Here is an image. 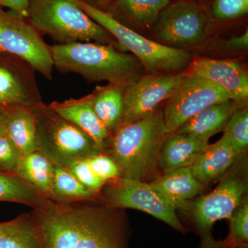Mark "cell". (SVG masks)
<instances>
[{
    "label": "cell",
    "mask_w": 248,
    "mask_h": 248,
    "mask_svg": "<svg viewBox=\"0 0 248 248\" xmlns=\"http://www.w3.org/2000/svg\"><path fill=\"white\" fill-rule=\"evenodd\" d=\"M93 200L47 198L33 209L43 248H129L128 229L118 209Z\"/></svg>",
    "instance_id": "6da1fadb"
},
{
    "label": "cell",
    "mask_w": 248,
    "mask_h": 248,
    "mask_svg": "<svg viewBox=\"0 0 248 248\" xmlns=\"http://www.w3.org/2000/svg\"><path fill=\"white\" fill-rule=\"evenodd\" d=\"M50 50L54 67L80 75L89 83L107 81L125 89L146 74L138 59L113 45L74 42L50 46Z\"/></svg>",
    "instance_id": "7a4b0ae2"
},
{
    "label": "cell",
    "mask_w": 248,
    "mask_h": 248,
    "mask_svg": "<svg viewBox=\"0 0 248 248\" xmlns=\"http://www.w3.org/2000/svg\"><path fill=\"white\" fill-rule=\"evenodd\" d=\"M167 135L161 107L146 118L121 125L112 133L108 154L123 177L146 182L159 170L160 153Z\"/></svg>",
    "instance_id": "3957f363"
},
{
    "label": "cell",
    "mask_w": 248,
    "mask_h": 248,
    "mask_svg": "<svg viewBox=\"0 0 248 248\" xmlns=\"http://www.w3.org/2000/svg\"><path fill=\"white\" fill-rule=\"evenodd\" d=\"M27 19L56 45L94 42L120 48L110 32L91 19L76 0H29Z\"/></svg>",
    "instance_id": "277c9868"
},
{
    "label": "cell",
    "mask_w": 248,
    "mask_h": 248,
    "mask_svg": "<svg viewBox=\"0 0 248 248\" xmlns=\"http://www.w3.org/2000/svg\"><path fill=\"white\" fill-rule=\"evenodd\" d=\"M76 1L91 19L110 32L120 48L128 50L141 62L146 74L184 73L194 58L185 49L164 45L146 38L119 22L108 11L93 7L82 0Z\"/></svg>",
    "instance_id": "5b68a950"
},
{
    "label": "cell",
    "mask_w": 248,
    "mask_h": 248,
    "mask_svg": "<svg viewBox=\"0 0 248 248\" xmlns=\"http://www.w3.org/2000/svg\"><path fill=\"white\" fill-rule=\"evenodd\" d=\"M32 112L37 151L55 166L69 169L78 161L105 153L88 134L65 120L49 105L42 102Z\"/></svg>",
    "instance_id": "8992f818"
},
{
    "label": "cell",
    "mask_w": 248,
    "mask_h": 248,
    "mask_svg": "<svg viewBox=\"0 0 248 248\" xmlns=\"http://www.w3.org/2000/svg\"><path fill=\"white\" fill-rule=\"evenodd\" d=\"M0 51L27 62L46 79H53L50 46L27 19L0 7Z\"/></svg>",
    "instance_id": "52a82bcc"
},
{
    "label": "cell",
    "mask_w": 248,
    "mask_h": 248,
    "mask_svg": "<svg viewBox=\"0 0 248 248\" xmlns=\"http://www.w3.org/2000/svg\"><path fill=\"white\" fill-rule=\"evenodd\" d=\"M231 99L226 90L216 83L200 77L184 75L162 108L166 133H174L206 108Z\"/></svg>",
    "instance_id": "ba28073f"
},
{
    "label": "cell",
    "mask_w": 248,
    "mask_h": 248,
    "mask_svg": "<svg viewBox=\"0 0 248 248\" xmlns=\"http://www.w3.org/2000/svg\"><path fill=\"white\" fill-rule=\"evenodd\" d=\"M102 190L105 204L110 208L141 210L178 231H186L176 209L149 183L122 177L107 183Z\"/></svg>",
    "instance_id": "9c48e42d"
},
{
    "label": "cell",
    "mask_w": 248,
    "mask_h": 248,
    "mask_svg": "<svg viewBox=\"0 0 248 248\" xmlns=\"http://www.w3.org/2000/svg\"><path fill=\"white\" fill-rule=\"evenodd\" d=\"M208 27V17L200 5L179 0L161 11L152 32L162 45L193 47L205 40Z\"/></svg>",
    "instance_id": "30bf717a"
},
{
    "label": "cell",
    "mask_w": 248,
    "mask_h": 248,
    "mask_svg": "<svg viewBox=\"0 0 248 248\" xmlns=\"http://www.w3.org/2000/svg\"><path fill=\"white\" fill-rule=\"evenodd\" d=\"M184 76V73L145 74L125 88L124 91L123 119L121 125L153 115L172 95Z\"/></svg>",
    "instance_id": "8fae6325"
},
{
    "label": "cell",
    "mask_w": 248,
    "mask_h": 248,
    "mask_svg": "<svg viewBox=\"0 0 248 248\" xmlns=\"http://www.w3.org/2000/svg\"><path fill=\"white\" fill-rule=\"evenodd\" d=\"M42 102L35 70L27 62L0 51V110L8 115Z\"/></svg>",
    "instance_id": "7c38bea8"
},
{
    "label": "cell",
    "mask_w": 248,
    "mask_h": 248,
    "mask_svg": "<svg viewBox=\"0 0 248 248\" xmlns=\"http://www.w3.org/2000/svg\"><path fill=\"white\" fill-rule=\"evenodd\" d=\"M247 182L239 177H228L211 192L196 201L192 207L194 220L202 232H207L217 221L231 218L244 203Z\"/></svg>",
    "instance_id": "4fadbf2b"
},
{
    "label": "cell",
    "mask_w": 248,
    "mask_h": 248,
    "mask_svg": "<svg viewBox=\"0 0 248 248\" xmlns=\"http://www.w3.org/2000/svg\"><path fill=\"white\" fill-rule=\"evenodd\" d=\"M184 73L186 76L200 77L216 83L226 90L239 108H247L248 72L239 62L202 57L193 58Z\"/></svg>",
    "instance_id": "5bb4252c"
},
{
    "label": "cell",
    "mask_w": 248,
    "mask_h": 248,
    "mask_svg": "<svg viewBox=\"0 0 248 248\" xmlns=\"http://www.w3.org/2000/svg\"><path fill=\"white\" fill-rule=\"evenodd\" d=\"M49 107L65 120L88 134L103 151L108 153L112 134L96 114L91 93L79 99H67L61 102L55 101L50 103Z\"/></svg>",
    "instance_id": "9a60e30c"
},
{
    "label": "cell",
    "mask_w": 248,
    "mask_h": 248,
    "mask_svg": "<svg viewBox=\"0 0 248 248\" xmlns=\"http://www.w3.org/2000/svg\"><path fill=\"white\" fill-rule=\"evenodd\" d=\"M208 141L175 133L168 134L160 153L159 170L164 174L190 167L209 146Z\"/></svg>",
    "instance_id": "2e32d148"
},
{
    "label": "cell",
    "mask_w": 248,
    "mask_h": 248,
    "mask_svg": "<svg viewBox=\"0 0 248 248\" xmlns=\"http://www.w3.org/2000/svg\"><path fill=\"white\" fill-rule=\"evenodd\" d=\"M170 2V0H114L107 11L126 27L151 31Z\"/></svg>",
    "instance_id": "e0dca14e"
},
{
    "label": "cell",
    "mask_w": 248,
    "mask_h": 248,
    "mask_svg": "<svg viewBox=\"0 0 248 248\" xmlns=\"http://www.w3.org/2000/svg\"><path fill=\"white\" fill-rule=\"evenodd\" d=\"M239 108L232 99L210 106L187 120L175 133L192 135L208 142L212 136L224 130Z\"/></svg>",
    "instance_id": "ac0fdd59"
},
{
    "label": "cell",
    "mask_w": 248,
    "mask_h": 248,
    "mask_svg": "<svg viewBox=\"0 0 248 248\" xmlns=\"http://www.w3.org/2000/svg\"><path fill=\"white\" fill-rule=\"evenodd\" d=\"M151 187L159 192L177 210L203 191L204 185L192 174L190 167L166 173L153 182Z\"/></svg>",
    "instance_id": "d6986e66"
},
{
    "label": "cell",
    "mask_w": 248,
    "mask_h": 248,
    "mask_svg": "<svg viewBox=\"0 0 248 248\" xmlns=\"http://www.w3.org/2000/svg\"><path fill=\"white\" fill-rule=\"evenodd\" d=\"M237 159L226 133L199 156L190 166L192 174L202 184L221 177Z\"/></svg>",
    "instance_id": "ffe728a7"
},
{
    "label": "cell",
    "mask_w": 248,
    "mask_h": 248,
    "mask_svg": "<svg viewBox=\"0 0 248 248\" xmlns=\"http://www.w3.org/2000/svg\"><path fill=\"white\" fill-rule=\"evenodd\" d=\"M0 248H43L40 227L32 213L0 223Z\"/></svg>",
    "instance_id": "44dd1931"
},
{
    "label": "cell",
    "mask_w": 248,
    "mask_h": 248,
    "mask_svg": "<svg viewBox=\"0 0 248 248\" xmlns=\"http://www.w3.org/2000/svg\"><path fill=\"white\" fill-rule=\"evenodd\" d=\"M124 89L108 84L96 86L91 93L96 114L112 134L120 126L123 119Z\"/></svg>",
    "instance_id": "7402d4cb"
},
{
    "label": "cell",
    "mask_w": 248,
    "mask_h": 248,
    "mask_svg": "<svg viewBox=\"0 0 248 248\" xmlns=\"http://www.w3.org/2000/svg\"><path fill=\"white\" fill-rule=\"evenodd\" d=\"M55 166L45 155L36 151L22 155L16 174L37 192L48 197Z\"/></svg>",
    "instance_id": "603a6c76"
},
{
    "label": "cell",
    "mask_w": 248,
    "mask_h": 248,
    "mask_svg": "<svg viewBox=\"0 0 248 248\" xmlns=\"http://www.w3.org/2000/svg\"><path fill=\"white\" fill-rule=\"evenodd\" d=\"M5 130L22 155L37 151L32 109L19 108L8 114Z\"/></svg>",
    "instance_id": "cb8c5ba5"
},
{
    "label": "cell",
    "mask_w": 248,
    "mask_h": 248,
    "mask_svg": "<svg viewBox=\"0 0 248 248\" xmlns=\"http://www.w3.org/2000/svg\"><path fill=\"white\" fill-rule=\"evenodd\" d=\"M95 196L75 177L69 169L55 166L48 198L73 202L94 200Z\"/></svg>",
    "instance_id": "d4e9b609"
},
{
    "label": "cell",
    "mask_w": 248,
    "mask_h": 248,
    "mask_svg": "<svg viewBox=\"0 0 248 248\" xmlns=\"http://www.w3.org/2000/svg\"><path fill=\"white\" fill-rule=\"evenodd\" d=\"M47 198L16 174L0 172V202L22 203L35 209Z\"/></svg>",
    "instance_id": "484cf974"
},
{
    "label": "cell",
    "mask_w": 248,
    "mask_h": 248,
    "mask_svg": "<svg viewBox=\"0 0 248 248\" xmlns=\"http://www.w3.org/2000/svg\"><path fill=\"white\" fill-rule=\"evenodd\" d=\"M226 134L232 148L239 157L244 154L248 146V110L247 108H239L235 112L223 130Z\"/></svg>",
    "instance_id": "4316f807"
},
{
    "label": "cell",
    "mask_w": 248,
    "mask_h": 248,
    "mask_svg": "<svg viewBox=\"0 0 248 248\" xmlns=\"http://www.w3.org/2000/svg\"><path fill=\"white\" fill-rule=\"evenodd\" d=\"M248 13V0H214L210 9L215 20H230L246 16Z\"/></svg>",
    "instance_id": "83f0119b"
},
{
    "label": "cell",
    "mask_w": 248,
    "mask_h": 248,
    "mask_svg": "<svg viewBox=\"0 0 248 248\" xmlns=\"http://www.w3.org/2000/svg\"><path fill=\"white\" fill-rule=\"evenodd\" d=\"M87 159L93 171L104 182H112L123 177L120 166L108 153H100Z\"/></svg>",
    "instance_id": "f1b7e54d"
},
{
    "label": "cell",
    "mask_w": 248,
    "mask_h": 248,
    "mask_svg": "<svg viewBox=\"0 0 248 248\" xmlns=\"http://www.w3.org/2000/svg\"><path fill=\"white\" fill-rule=\"evenodd\" d=\"M68 169L84 187L94 195L100 192L103 187L107 184L93 171L88 159L78 161L72 165Z\"/></svg>",
    "instance_id": "f546056e"
},
{
    "label": "cell",
    "mask_w": 248,
    "mask_h": 248,
    "mask_svg": "<svg viewBox=\"0 0 248 248\" xmlns=\"http://www.w3.org/2000/svg\"><path fill=\"white\" fill-rule=\"evenodd\" d=\"M22 155L6 133H0V172L16 174Z\"/></svg>",
    "instance_id": "4dcf8cb0"
},
{
    "label": "cell",
    "mask_w": 248,
    "mask_h": 248,
    "mask_svg": "<svg viewBox=\"0 0 248 248\" xmlns=\"http://www.w3.org/2000/svg\"><path fill=\"white\" fill-rule=\"evenodd\" d=\"M231 239L234 244L248 241V204L244 203L231 217Z\"/></svg>",
    "instance_id": "1f68e13d"
},
{
    "label": "cell",
    "mask_w": 248,
    "mask_h": 248,
    "mask_svg": "<svg viewBox=\"0 0 248 248\" xmlns=\"http://www.w3.org/2000/svg\"><path fill=\"white\" fill-rule=\"evenodd\" d=\"M29 0H0V7L9 8L19 17L27 19Z\"/></svg>",
    "instance_id": "d6a6232c"
},
{
    "label": "cell",
    "mask_w": 248,
    "mask_h": 248,
    "mask_svg": "<svg viewBox=\"0 0 248 248\" xmlns=\"http://www.w3.org/2000/svg\"><path fill=\"white\" fill-rule=\"evenodd\" d=\"M225 47L228 50L233 51H242L247 50L248 47V31L242 35L233 36L225 42Z\"/></svg>",
    "instance_id": "836d02e7"
},
{
    "label": "cell",
    "mask_w": 248,
    "mask_h": 248,
    "mask_svg": "<svg viewBox=\"0 0 248 248\" xmlns=\"http://www.w3.org/2000/svg\"><path fill=\"white\" fill-rule=\"evenodd\" d=\"M82 1L93 7L102 10V11H107V9H108L110 5L113 2L114 0H82Z\"/></svg>",
    "instance_id": "e575fe53"
},
{
    "label": "cell",
    "mask_w": 248,
    "mask_h": 248,
    "mask_svg": "<svg viewBox=\"0 0 248 248\" xmlns=\"http://www.w3.org/2000/svg\"><path fill=\"white\" fill-rule=\"evenodd\" d=\"M7 120V114L0 110V133H6L5 127Z\"/></svg>",
    "instance_id": "d590c367"
}]
</instances>
